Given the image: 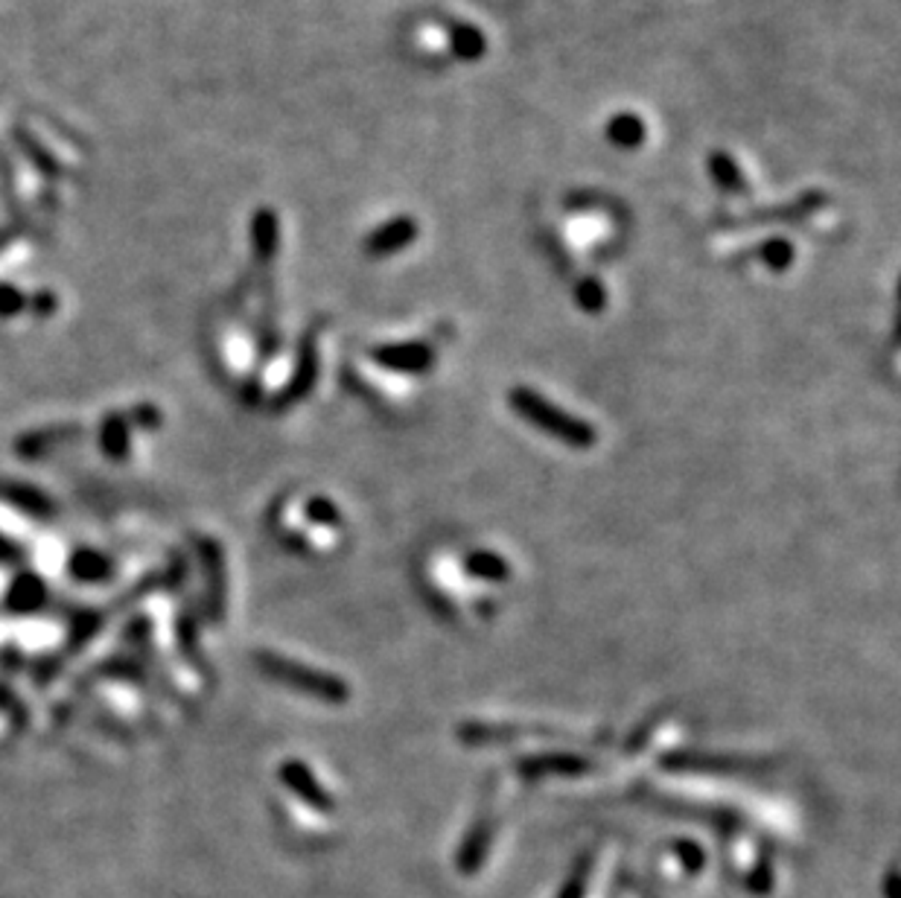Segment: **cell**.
Instances as JSON below:
<instances>
[{"label":"cell","mask_w":901,"mask_h":898,"mask_svg":"<svg viewBox=\"0 0 901 898\" xmlns=\"http://www.w3.org/2000/svg\"><path fill=\"white\" fill-rule=\"evenodd\" d=\"M280 779H284L286 788L298 793L304 802L321 808V811H333V797L318 784V779L313 776V770H309L307 764H300V761H286L284 768H280Z\"/></svg>","instance_id":"5"},{"label":"cell","mask_w":901,"mask_h":898,"mask_svg":"<svg viewBox=\"0 0 901 898\" xmlns=\"http://www.w3.org/2000/svg\"><path fill=\"white\" fill-rule=\"evenodd\" d=\"M0 500L9 502V505L21 507L23 514L30 516H53V502H50V496L41 491H36V487H30V484H21V482H0Z\"/></svg>","instance_id":"7"},{"label":"cell","mask_w":901,"mask_h":898,"mask_svg":"<svg viewBox=\"0 0 901 898\" xmlns=\"http://www.w3.org/2000/svg\"><path fill=\"white\" fill-rule=\"evenodd\" d=\"M464 569H467V575L478 578V581H491V584L508 581V575H511L508 561H505V557H499L496 552H487V549L467 554Z\"/></svg>","instance_id":"13"},{"label":"cell","mask_w":901,"mask_h":898,"mask_svg":"<svg viewBox=\"0 0 901 898\" xmlns=\"http://www.w3.org/2000/svg\"><path fill=\"white\" fill-rule=\"evenodd\" d=\"M586 878H590V867H586V860H584V864H581V867L575 869V876L570 878V884L563 887L561 898H581V896H584Z\"/></svg>","instance_id":"24"},{"label":"cell","mask_w":901,"mask_h":898,"mask_svg":"<svg viewBox=\"0 0 901 898\" xmlns=\"http://www.w3.org/2000/svg\"><path fill=\"white\" fill-rule=\"evenodd\" d=\"M759 257H762L768 269L776 272V275H782V272L791 269V263H794V257H796L794 243H791V239H782V237H771L762 248H759Z\"/></svg>","instance_id":"18"},{"label":"cell","mask_w":901,"mask_h":898,"mask_svg":"<svg viewBox=\"0 0 901 898\" xmlns=\"http://www.w3.org/2000/svg\"><path fill=\"white\" fill-rule=\"evenodd\" d=\"M511 408L523 421L534 423L539 432H546V435L557 438L561 444L575 446V450H586V446H593L598 441V435H595L590 423L575 415H566L563 408L548 403L543 394L532 392V388H514L511 392Z\"/></svg>","instance_id":"1"},{"label":"cell","mask_w":901,"mask_h":898,"mask_svg":"<svg viewBox=\"0 0 901 898\" xmlns=\"http://www.w3.org/2000/svg\"><path fill=\"white\" fill-rule=\"evenodd\" d=\"M307 516L313 523L327 525V529H339L341 525V511L330 500H324V496H316V500L307 502Z\"/></svg>","instance_id":"22"},{"label":"cell","mask_w":901,"mask_h":898,"mask_svg":"<svg viewBox=\"0 0 901 898\" xmlns=\"http://www.w3.org/2000/svg\"><path fill=\"white\" fill-rule=\"evenodd\" d=\"M73 435V430H50V432H36V435H27V438L18 441V453L23 458H32V455L44 453L50 444H59V441H68Z\"/></svg>","instance_id":"21"},{"label":"cell","mask_w":901,"mask_h":898,"mask_svg":"<svg viewBox=\"0 0 901 898\" xmlns=\"http://www.w3.org/2000/svg\"><path fill=\"white\" fill-rule=\"evenodd\" d=\"M525 776H546V773H584L593 764L581 756H566V752H557V756H537V759H525L523 764Z\"/></svg>","instance_id":"12"},{"label":"cell","mask_w":901,"mask_h":898,"mask_svg":"<svg viewBox=\"0 0 901 898\" xmlns=\"http://www.w3.org/2000/svg\"><path fill=\"white\" fill-rule=\"evenodd\" d=\"M447 39L453 56L455 59H462V62H478V59L487 53L485 32L478 30V27H473V23H453L447 32Z\"/></svg>","instance_id":"9"},{"label":"cell","mask_w":901,"mask_h":898,"mask_svg":"<svg viewBox=\"0 0 901 898\" xmlns=\"http://www.w3.org/2000/svg\"><path fill=\"white\" fill-rule=\"evenodd\" d=\"M18 557H21V549L0 537V561H18Z\"/></svg>","instance_id":"27"},{"label":"cell","mask_w":901,"mask_h":898,"mask_svg":"<svg viewBox=\"0 0 901 898\" xmlns=\"http://www.w3.org/2000/svg\"><path fill=\"white\" fill-rule=\"evenodd\" d=\"M706 167H709V176H712V181H715V185L721 187L724 193L747 190V181H744V176H741L739 161H735L730 152H724V149H715V152L709 155Z\"/></svg>","instance_id":"10"},{"label":"cell","mask_w":901,"mask_h":898,"mask_svg":"<svg viewBox=\"0 0 901 898\" xmlns=\"http://www.w3.org/2000/svg\"><path fill=\"white\" fill-rule=\"evenodd\" d=\"M280 230L275 210H260L255 216V254L260 260H271L278 254Z\"/></svg>","instance_id":"15"},{"label":"cell","mask_w":901,"mask_h":898,"mask_svg":"<svg viewBox=\"0 0 901 898\" xmlns=\"http://www.w3.org/2000/svg\"><path fill=\"white\" fill-rule=\"evenodd\" d=\"M7 604L16 610V613H32L44 604V584H41L36 575H21L16 584L9 586V599Z\"/></svg>","instance_id":"14"},{"label":"cell","mask_w":901,"mask_h":898,"mask_svg":"<svg viewBox=\"0 0 901 898\" xmlns=\"http://www.w3.org/2000/svg\"><path fill=\"white\" fill-rule=\"evenodd\" d=\"M491 835H494V829H491V822H476V829H473V835L467 837V843H464V852L462 858H458V864H462L464 872H473V869L485 860L487 855V846H491Z\"/></svg>","instance_id":"17"},{"label":"cell","mask_w":901,"mask_h":898,"mask_svg":"<svg viewBox=\"0 0 901 898\" xmlns=\"http://www.w3.org/2000/svg\"><path fill=\"white\" fill-rule=\"evenodd\" d=\"M318 376V351H316V338L307 336L304 338V345H300V359H298V374L293 376V385H289V392L284 394V403H289V399H300L304 394L313 388V383H316Z\"/></svg>","instance_id":"11"},{"label":"cell","mask_w":901,"mask_h":898,"mask_svg":"<svg viewBox=\"0 0 901 898\" xmlns=\"http://www.w3.org/2000/svg\"><path fill=\"white\" fill-rule=\"evenodd\" d=\"M100 444H102V453L108 455V458H126V453H129V423H126V417L120 415H111L106 417V423H102V432H100Z\"/></svg>","instance_id":"16"},{"label":"cell","mask_w":901,"mask_h":898,"mask_svg":"<svg viewBox=\"0 0 901 898\" xmlns=\"http://www.w3.org/2000/svg\"><path fill=\"white\" fill-rule=\"evenodd\" d=\"M0 712H7L9 718H12V721H18V723L27 721L23 703L16 698V694H12V691L3 689V685H0Z\"/></svg>","instance_id":"23"},{"label":"cell","mask_w":901,"mask_h":898,"mask_svg":"<svg viewBox=\"0 0 901 898\" xmlns=\"http://www.w3.org/2000/svg\"><path fill=\"white\" fill-rule=\"evenodd\" d=\"M18 307H21V298L12 289H0V315H12Z\"/></svg>","instance_id":"26"},{"label":"cell","mask_w":901,"mask_h":898,"mask_svg":"<svg viewBox=\"0 0 901 898\" xmlns=\"http://www.w3.org/2000/svg\"><path fill=\"white\" fill-rule=\"evenodd\" d=\"M135 421L140 423V426H147V430H152V426H158V423H161V415H158V408L155 406H140V408H135Z\"/></svg>","instance_id":"25"},{"label":"cell","mask_w":901,"mask_h":898,"mask_svg":"<svg viewBox=\"0 0 901 898\" xmlns=\"http://www.w3.org/2000/svg\"><path fill=\"white\" fill-rule=\"evenodd\" d=\"M575 300H578V307L584 309V313L595 315L607 307V289H604V284H601L598 277H584L578 284V289H575Z\"/></svg>","instance_id":"20"},{"label":"cell","mask_w":901,"mask_h":898,"mask_svg":"<svg viewBox=\"0 0 901 898\" xmlns=\"http://www.w3.org/2000/svg\"><path fill=\"white\" fill-rule=\"evenodd\" d=\"M604 138L610 147L622 149V152H636L647 140V126L636 111H618L604 126Z\"/></svg>","instance_id":"6"},{"label":"cell","mask_w":901,"mask_h":898,"mask_svg":"<svg viewBox=\"0 0 901 898\" xmlns=\"http://www.w3.org/2000/svg\"><path fill=\"white\" fill-rule=\"evenodd\" d=\"M374 362L397 374H424L432 368V347L426 342H392V345H379L370 351Z\"/></svg>","instance_id":"3"},{"label":"cell","mask_w":901,"mask_h":898,"mask_svg":"<svg viewBox=\"0 0 901 898\" xmlns=\"http://www.w3.org/2000/svg\"><path fill=\"white\" fill-rule=\"evenodd\" d=\"M420 228H417L415 216H394L379 228H374L365 239V251L370 257H394V254L406 251L417 239Z\"/></svg>","instance_id":"4"},{"label":"cell","mask_w":901,"mask_h":898,"mask_svg":"<svg viewBox=\"0 0 901 898\" xmlns=\"http://www.w3.org/2000/svg\"><path fill=\"white\" fill-rule=\"evenodd\" d=\"M255 662L257 669L269 677V680H278V683L289 685V689L300 691V694H309V698L327 700V703H345L350 698V689H347L345 680L327 674V671L307 669L300 662L286 660L280 653L260 651L255 653Z\"/></svg>","instance_id":"2"},{"label":"cell","mask_w":901,"mask_h":898,"mask_svg":"<svg viewBox=\"0 0 901 898\" xmlns=\"http://www.w3.org/2000/svg\"><path fill=\"white\" fill-rule=\"evenodd\" d=\"M70 572H73V578H79V581H102V578L111 572V563L102 557V554L97 552H79L77 557H73V563H70Z\"/></svg>","instance_id":"19"},{"label":"cell","mask_w":901,"mask_h":898,"mask_svg":"<svg viewBox=\"0 0 901 898\" xmlns=\"http://www.w3.org/2000/svg\"><path fill=\"white\" fill-rule=\"evenodd\" d=\"M199 554L201 563L208 569V584H210V615L219 619L222 613V595H225V569H222V549L214 540H199Z\"/></svg>","instance_id":"8"}]
</instances>
